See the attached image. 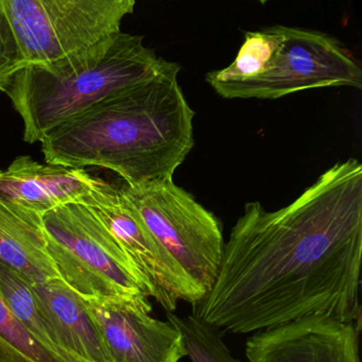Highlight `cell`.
Returning <instances> with one entry per match:
<instances>
[{
  "mask_svg": "<svg viewBox=\"0 0 362 362\" xmlns=\"http://www.w3.org/2000/svg\"><path fill=\"white\" fill-rule=\"evenodd\" d=\"M361 262L362 166L349 158L284 209L247 203L192 315L237 334L308 315L361 323Z\"/></svg>",
  "mask_w": 362,
  "mask_h": 362,
  "instance_id": "cell-1",
  "label": "cell"
},
{
  "mask_svg": "<svg viewBox=\"0 0 362 362\" xmlns=\"http://www.w3.org/2000/svg\"><path fill=\"white\" fill-rule=\"evenodd\" d=\"M167 62L152 79L117 93L44 135L45 162L100 167L128 185L171 181L194 147V112Z\"/></svg>",
  "mask_w": 362,
  "mask_h": 362,
  "instance_id": "cell-2",
  "label": "cell"
},
{
  "mask_svg": "<svg viewBox=\"0 0 362 362\" xmlns=\"http://www.w3.org/2000/svg\"><path fill=\"white\" fill-rule=\"evenodd\" d=\"M167 62L141 35L122 33L57 66L26 67L5 94L24 122V141L33 144L105 99L156 77Z\"/></svg>",
  "mask_w": 362,
  "mask_h": 362,
  "instance_id": "cell-3",
  "label": "cell"
},
{
  "mask_svg": "<svg viewBox=\"0 0 362 362\" xmlns=\"http://www.w3.org/2000/svg\"><path fill=\"white\" fill-rule=\"evenodd\" d=\"M59 276L83 298H149L151 288L111 233L83 203L41 215Z\"/></svg>",
  "mask_w": 362,
  "mask_h": 362,
  "instance_id": "cell-4",
  "label": "cell"
},
{
  "mask_svg": "<svg viewBox=\"0 0 362 362\" xmlns=\"http://www.w3.org/2000/svg\"><path fill=\"white\" fill-rule=\"evenodd\" d=\"M28 66L50 69L115 39L134 0H1Z\"/></svg>",
  "mask_w": 362,
  "mask_h": 362,
  "instance_id": "cell-5",
  "label": "cell"
},
{
  "mask_svg": "<svg viewBox=\"0 0 362 362\" xmlns=\"http://www.w3.org/2000/svg\"><path fill=\"white\" fill-rule=\"evenodd\" d=\"M253 77L218 92L226 99H277L300 90L351 86L361 90L359 63L334 37L308 29L272 26Z\"/></svg>",
  "mask_w": 362,
  "mask_h": 362,
  "instance_id": "cell-6",
  "label": "cell"
},
{
  "mask_svg": "<svg viewBox=\"0 0 362 362\" xmlns=\"http://www.w3.org/2000/svg\"><path fill=\"white\" fill-rule=\"evenodd\" d=\"M148 230L205 292L215 284L223 256L220 220L171 181L119 186Z\"/></svg>",
  "mask_w": 362,
  "mask_h": 362,
  "instance_id": "cell-7",
  "label": "cell"
},
{
  "mask_svg": "<svg viewBox=\"0 0 362 362\" xmlns=\"http://www.w3.org/2000/svg\"><path fill=\"white\" fill-rule=\"evenodd\" d=\"M80 202L111 233L167 313L177 310L180 300L194 305L206 296L154 238L119 187L103 180Z\"/></svg>",
  "mask_w": 362,
  "mask_h": 362,
  "instance_id": "cell-8",
  "label": "cell"
},
{
  "mask_svg": "<svg viewBox=\"0 0 362 362\" xmlns=\"http://www.w3.org/2000/svg\"><path fill=\"white\" fill-rule=\"evenodd\" d=\"M112 362H179L183 338L169 322L154 319L149 298H83Z\"/></svg>",
  "mask_w": 362,
  "mask_h": 362,
  "instance_id": "cell-9",
  "label": "cell"
},
{
  "mask_svg": "<svg viewBox=\"0 0 362 362\" xmlns=\"http://www.w3.org/2000/svg\"><path fill=\"white\" fill-rule=\"evenodd\" d=\"M361 323L308 315L259 330L245 342L249 362H360Z\"/></svg>",
  "mask_w": 362,
  "mask_h": 362,
  "instance_id": "cell-10",
  "label": "cell"
},
{
  "mask_svg": "<svg viewBox=\"0 0 362 362\" xmlns=\"http://www.w3.org/2000/svg\"><path fill=\"white\" fill-rule=\"evenodd\" d=\"M101 181L86 169L42 164L22 156L0 170V201L42 215L82 200Z\"/></svg>",
  "mask_w": 362,
  "mask_h": 362,
  "instance_id": "cell-11",
  "label": "cell"
},
{
  "mask_svg": "<svg viewBox=\"0 0 362 362\" xmlns=\"http://www.w3.org/2000/svg\"><path fill=\"white\" fill-rule=\"evenodd\" d=\"M0 262L29 285L60 279L48 253L41 214L0 201Z\"/></svg>",
  "mask_w": 362,
  "mask_h": 362,
  "instance_id": "cell-12",
  "label": "cell"
},
{
  "mask_svg": "<svg viewBox=\"0 0 362 362\" xmlns=\"http://www.w3.org/2000/svg\"><path fill=\"white\" fill-rule=\"evenodd\" d=\"M30 287L56 327L67 353L86 362H112L100 332L81 296L60 279Z\"/></svg>",
  "mask_w": 362,
  "mask_h": 362,
  "instance_id": "cell-13",
  "label": "cell"
},
{
  "mask_svg": "<svg viewBox=\"0 0 362 362\" xmlns=\"http://www.w3.org/2000/svg\"><path fill=\"white\" fill-rule=\"evenodd\" d=\"M0 292L23 325L50 353L64 362H86L63 349L56 327L40 306L30 285L1 262Z\"/></svg>",
  "mask_w": 362,
  "mask_h": 362,
  "instance_id": "cell-14",
  "label": "cell"
},
{
  "mask_svg": "<svg viewBox=\"0 0 362 362\" xmlns=\"http://www.w3.org/2000/svg\"><path fill=\"white\" fill-rule=\"evenodd\" d=\"M169 323L183 338L186 356L192 362H241L233 357L223 341V332L192 315L167 313Z\"/></svg>",
  "mask_w": 362,
  "mask_h": 362,
  "instance_id": "cell-15",
  "label": "cell"
},
{
  "mask_svg": "<svg viewBox=\"0 0 362 362\" xmlns=\"http://www.w3.org/2000/svg\"><path fill=\"white\" fill-rule=\"evenodd\" d=\"M0 362H64L44 347L10 309L0 292Z\"/></svg>",
  "mask_w": 362,
  "mask_h": 362,
  "instance_id": "cell-16",
  "label": "cell"
},
{
  "mask_svg": "<svg viewBox=\"0 0 362 362\" xmlns=\"http://www.w3.org/2000/svg\"><path fill=\"white\" fill-rule=\"evenodd\" d=\"M26 67L28 64L0 0V92L5 93Z\"/></svg>",
  "mask_w": 362,
  "mask_h": 362,
  "instance_id": "cell-17",
  "label": "cell"
}]
</instances>
